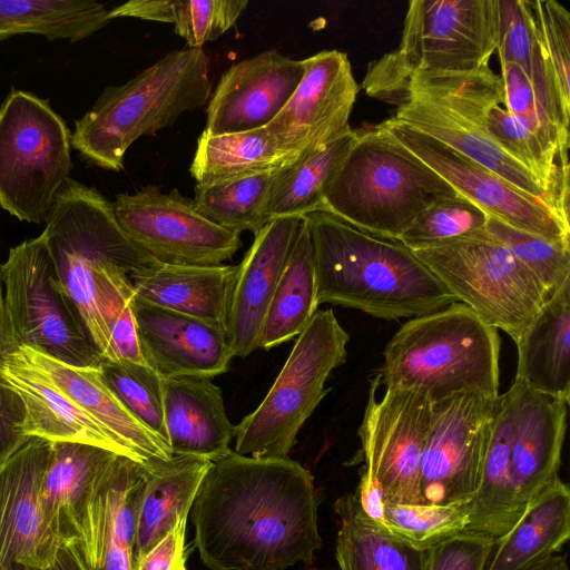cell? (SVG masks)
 Masks as SVG:
<instances>
[{
  "label": "cell",
  "mask_w": 570,
  "mask_h": 570,
  "mask_svg": "<svg viewBox=\"0 0 570 570\" xmlns=\"http://www.w3.org/2000/svg\"><path fill=\"white\" fill-rule=\"evenodd\" d=\"M314 476L288 458L229 451L212 461L191 505L194 542L210 570L309 566L322 547Z\"/></svg>",
  "instance_id": "1"
},
{
  "label": "cell",
  "mask_w": 570,
  "mask_h": 570,
  "mask_svg": "<svg viewBox=\"0 0 570 570\" xmlns=\"http://www.w3.org/2000/svg\"><path fill=\"white\" fill-rule=\"evenodd\" d=\"M41 233L59 285L104 360L112 361L109 325L135 295L129 275L158 265L116 220L112 203L68 178Z\"/></svg>",
  "instance_id": "2"
},
{
  "label": "cell",
  "mask_w": 570,
  "mask_h": 570,
  "mask_svg": "<svg viewBox=\"0 0 570 570\" xmlns=\"http://www.w3.org/2000/svg\"><path fill=\"white\" fill-rule=\"evenodd\" d=\"M302 217L312 240L318 304L399 320L459 302L399 239L363 230L327 210Z\"/></svg>",
  "instance_id": "3"
},
{
  "label": "cell",
  "mask_w": 570,
  "mask_h": 570,
  "mask_svg": "<svg viewBox=\"0 0 570 570\" xmlns=\"http://www.w3.org/2000/svg\"><path fill=\"white\" fill-rule=\"evenodd\" d=\"M500 336L458 302L410 318L389 340L375 377L384 389H410L431 403L456 394L499 395Z\"/></svg>",
  "instance_id": "4"
},
{
  "label": "cell",
  "mask_w": 570,
  "mask_h": 570,
  "mask_svg": "<svg viewBox=\"0 0 570 570\" xmlns=\"http://www.w3.org/2000/svg\"><path fill=\"white\" fill-rule=\"evenodd\" d=\"M210 90L203 48L170 51L124 85L105 88L76 120L71 147L86 161L120 171L126 151L138 138L205 106Z\"/></svg>",
  "instance_id": "5"
},
{
  "label": "cell",
  "mask_w": 570,
  "mask_h": 570,
  "mask_svg": "<svg viewBox=\"0 0 570 570\" xmlns=\"http://www.w3.org/2000/svg\"><path fill=\"white\" fill-rule=\"evenodd\" d=\"M357 132L325 190L322 210L399 239L424 209L460 194L379 125Z\"/></svg>",
  "instance_id": "6"
},
{
  "label": "cell",
  "mask_w": 570,
  "mask_h": 570,
  "mask_svg": "<svg viewBox=\"0 0 570 570\" xmlns=\"http://www.w3.org/2000/svg\"><path fill=\"white\" fill-rule=\"evenodd\" d=\"M503 104V82L490 66L461 72L414 71L395 102L394 119L428 135L542 199L569 218L557 198L492 139L488 115Z\"/></svg>",
  "instance_id": "7"
},
{
  "label": "cell",
  "mask_w": 570,
  "mask_h": 570,
  "mask_svg": "<svg viewBox=\"0 0 570 570\" xmlns=\"http://www.w3.org/2000/svg\"><path fill=\"white\" fill-rule=\"evenodd\" d=\"M498 0H411L399 47L371 62L367 96L395 105L419 70L461 72L489 66L497 50Z\"/></svg>",
  "instance_id": "8"
},
{
  "label": "cell",
  "mask_w": 570,
  "mask_h": 570,
  "mask_svg": "<svg viewBox=\"0 0 570 570\" xmlns=\"http://www.w3.org/2000/svg\"><path fill=\"white\" fill-rule=\"evenodd\" d=\"M348 341L332 308L317 311L264 400L235 426V452L287 458L301 428L330 391L325 383L331 372L345 363Z\"/></svg>",
  "instance_id": "9"
},
{
  "label": "cell",
  "mask_w": 570,
  "mask_h": 570,
  "mask_svg": "<svg viewBox=\"0 0 570 570\" xmlns=\"http://www.w3.org/2000/svg\"><path fill=\"white\" fill-rule=\"evenodd\" d=\"M72 166L65 120L47 99L12 89L0 106V207L45 223Z\"/></svg>",
  "instance_id": "10"
},
{
  "label": "cell",
  "mask_w": 570,
  "mask_h": 570,
  "mask_svg": "<svg viewBox=\"0 0 570 570\" xmlns=\"http://www.w3.org/2000/svg\"><path fill=\"white\" fill-rule=\"evenodd\" d=\"M412 252L459 302L514 343L549 298L529 269L485 228Z\"/></svg>",
  "instance_id": "11"
},
{
  "label": "cell",
  "mask_w": 570,
  "mask_h": 570,
  "mask_svg": "<svg viewBox=\"0 0 570 570\" xmlns=\"http://www.w3.org/2000/svg\"><path fill=\"white\" fill-rule=\"evenodd\" d=\"M1 277L18 347L31 348L70 365L100 366L104 358L59 285L42 234L9 250L1 264Z\"/></svg>",
  "instance_id": "12"
},
{
  "label": "cell",
  "mask_w": 570,
  "mask_h": 570,
  "mask_svg": "<svg viewBox=\"0 0 570 570\" xmlns=\"http://www.w3.org/2000/svg\"><path fill=\"white\" fill-rule=\"evenodd\" d=\"M380 387L371 380L364 416L358 429L365 469L358 488L376 490L381 502L424 503L420 464L430 428L432 403L421 391Z\"/></svg>",
  "instance_id": "13"
},
{
  "label": "cell",
  "mask_w": 570,
  "mask_h": 570,
  "mask_svg": "<svg viewBox=\"0 0 570 570\" xmlns=\"http://www.w3.org/2000/svg\"><path fill=\"white\" fill-rule=\"evenodd\" d=\"M112 208L126 235L158 264L222 265L242 245L240 234L204 217L193 199L175 188L163 193L147 185L132 194L121 193Z\"/></svg>",
  "instance_id": "14"
},
{
  "label": "cell",
  "mask_w": 570,
  "mask_h": 570,
  "mask_svg": "<svg viewBox=\"0 0 570 570\" xmlns=\"http://www.w3.org/2000/svg\"><path fill=\"white\" fill-rule=\"evenodd\" d=\"M498 396L456 394L432 403L420 464L424 503L460 505L472 500L480 483Z\"/></svg>",
  "instance_id": "15"
},
{
  "label": "cell",
  "mask_w": 570,
  "mask_h": 570,
  "mask_svg": "<svg viewBox=\"0 0 570 570\" xmlns=\"http://www.w3.org/2000/svg\"><path fill=\"white\" fill-rule=\"evenodd\" d=\"M379 126L488 215L549 242L570 245L569 218L551 204L517 189L459 151L393 117Z\"/></svg>",
  "instance_id": "16"
},
{
  "label": "cell",
  "mask_w": 570,
  "mask_h": 570,
  "mask_svg": "<svg viewBox=\"0 0 570 570\" xmlns=\"http://www.w3.org/2000/svg\"><path fill=\"white\" fill-rule=\"evenodd\" d=\"M304 75L279 114L265 127L277 149L302 158L352 128L360 90L345 52L324 50L303 60Z\"/></svg>",
  "instance_id": "17"
},
{
  "label": "cell",
  "mask_w": 570,
  "mask_h": 570,
  "mask_svg": "<svg viewBox=\"0 0 570 570\" xmlns=\"http://www.w3.org/2000/svg\"><path fill=\"white\" fill-rule=\"evenodd\" d=\"M51 442L30 438L0 464V566H48L62 544L46 527L40 503Z\"/></svg>",
  "instance_id": "18"
},
{
  "label": "cell",
  "mask_w": 570,
  "mask_h": 570,
  "mask_svg": "<svg viewBox=\"0 0 570 570\" xmlns=\"http://www.w3.org/2000/svg\"><path fill=\"white\" fill-rule=\"evenodd\" d=\"M130 307L145 363L163 379L225 373L234 357L218 324L176 312L137 295Z\"/></svg>",
  "instance_id": "19"
},
{
  "label": "cell",
  "mask_w": 570,
  "mask_h": 570,
  "mask_svg": "<svg viewBox=\"0 0 570 570\" xmlns=\"http://www.w3.org/2000/svg\"><path fill=\"white\" fill-rule=\"evenodd\" d=\"M304 75L303 60L268 49L230 66L208 107L204 131L223 135L266 127L284 108Z\"/></svg>",
  "instance_id": "20"
},
{
  "label": "cell",
  "mask_w": 570,
  "mask_h": 570,
  "mask_svg": "<svg viewBox=\"0 0 570 570\" xmlns=\"http://www.w3.org/2000/svg\"><path fill=\"white\" fill-rule=\"evenodd\" d=\"M142 464L117 455L96 483L75 544L87 570H134Z\"/></svg>",
  "instance_id": "21"
},
{
  "label": "cell",
  "mask_w": 570,
  "mask_h": 570,
  "mask_svg": "<svg viewBox=\"0 0 570 570\" xmlns=\"http://www.w3.org/2000/svg\"><path fill=\"white\" fill-rule=\"evenodd\" d=\"M515 416L509 470L513 524L525 505L559 475L567 402L514 380Z\"/></svg>",
  "instance_id": "22"
},
{
  "label": "cell",
  "mask_w": 570,
  "mask_h": 570,
  "mask_svg": "<svg viewBox=\"0 0 570 570\" xmlns=\"http://www.w3.org/2000/svg\"><path fill=\"white\" fill-rule=\"evenodd\" d=\"M299 216L268 222L237 265L226 321V336L234 356L256 348L264 318L294 244Z\"/></svg>",
  "instance_id": "23"
},
{
  "label": "cell",
  "mask_w": 570,
  "mask_h": 570,
  "mask_svg": "<svg viewBox=\"0 0 570 570\" xmlns=\"http://www.w3.org/2000/svg\"><path fill=\"white\" fill-rule=\"evenodd\" d=\"M17 350L79 409L126 446L135 461L146 464L174 455L169 445L116 396L105 382L100 367L70 365L23 346Z\"/></svg>",
  "instance_id": "24"
},
{
  "label": "cell",
  "mask_w": 570,
  "mask_h": 570,
  "mask_svg": "<svg viewBox=\"0 0 570 570\" xmlns=\"http://www.w3.org/2000/svg\"><path fill=\"white\" fill-rule=\"evenodd\" d=\"M0 375L22 399L26 410L22 429L27 436L96 445L135 461L126 446L79 409L18 350L0 360Z\"/></svg>",
  "instance_id": "25"
},
{
  "label": "cell",
  "mask_w": 570,
  "mask_h": 570,
  "mask_svg": "<svg viewBox=\"0 0 570 570\" xmlns=\"http://www.w3.org/2000/svg\"><path fill=\"white\" fill-rule=\"evenodd\" d=\"M212 464L205 458L174 454L142 464L136 511L134 570L181 521L187 520L198 488Z\"/></svg>",
  "instance_id": "26"
},
{
  "label": "cell",
  "mask_w": 570,
  "mask_h": 570,
  "mask_svg": "<svg viewBox=\"0 0 570 570\" xmlns=\"http://www.w3.org/2000/svg\"><path fill=\"white\" fill-rule=\"evenodd\" d=\"M164 421L173 454L215 461L230 451L235 426L220 387L208 377L164 379Z\"/></svg>",
  "instance_id": "27"
},
{
  "label": "cell",
  "mask_w": 570,
  "mask_h": 570,
  "mask_svg": "<svg viewBox=\"0 0 570 570\" xmlns=\"http://www.w3.org/2000/svg\"><path fill=\"white\" fill-rule=\"evenodd\" d=\"M117 455L96 445L51 442L40 503L47 529L61 543L77 539L94 488Z\"/></svg>",
  "instance_id": "28"
},
{
  "label": "cell",
  "mask_w": 570,
  "mask_h": 570,
  "mask_svg": "<svg viewBox=\"0 0 570 570\" xmlns=\"http://www.w3.org/2000/svg\"><path fill=\"white\" fill-rule=\"evenodd\" d=\"M237 265L158 264L129 275L135 293L159 306L226 327Z\"/></svg>",
  "instance_id": "29"
},
{
  "label": "cell",
  "mask_w": 570,
  "mask_h": 570,
  "mask_svg": "<svg viewBox=\"0 0 570 570\" xmlns=\"http://www.w3.org/2000/svg\"><path fill=\"white\" fill-rule=\"evenodd\" d=\"M570 279L543 304L515 343L518 364L514 380L530 389L570 400Z\"/></svg>",
  "instance_id": "30"
},
{
  "label": "cell",
  "mask_w": 570,
  "mask_h": 570,
  "mask_svg": "<svg viewBox=\"0 0 570 570\" xmlns=\"http://www.w3.org/2000/svg\"><path fill=\"white\" fill-rule=\"evenodd\" d=\"M570 538V490L558 476L497 540L487 570H524L559 552Z\"/></svg>",
  "instance_id": "31"
},
{
  "label": "cell",
  "mask_w": 570,
  "mask_h": 570,
  "mask_svg": "<svg viewBox=\"0 0 570 570\" xmlns=\"http://www.w3.org/2000/svg\"><path fill=\"white\" fill-rule=\"evenodd\" d=\"M340 570H426L428 551L393 533L363 508L355 492L334 503Z\"/></svg>",
  "instance_id": "32"
},
{
  "label": "cell",
  "mask_w": 570,
  "mask_h": 570,
  "mask_svg": "<svg viewBox=\"0 0 570 570\" xmlns=\"http://www.w3.org/2000/svg\"><path fill=\"white\" fill-rule=\"evenodd\" d=\"M515 416L513 385L498 396V407L488 441L480 483L468 503L465 531L499 540L513 525L510 512L509 470Z\"/></svg>",
  "instance_id": "33"
},
{
  "label": "cell",
  "mask_w": 570,
  "mask_h": 570,
  "mask_svg": "<svg viewBox=\"0 0 570 570\" xmlns=\"http://www.w3.org/2000/svg\"><path fill=\"white\" fill-rule=\"evenodd\" d=\"M311 235L302 217L262 326L258 347L269 350L298 336L318 307Z\"/></svg>",
  "instance_id": "34"
},
{
  "label": "cell",
  "mask_w": 570,
  "mask_h": 570,
  "mask_svg": "<svg viewBox=\"0 0 570 570\" xmlns=\"http://www.w3.org/2000/svg\"><path fill=\"white\" fill-rule=\"evenodd\" d=\"M357 135V129H351L324 148L275 169L264 204L265 220L322 210L325 190Z\"/></svg>",
  "instance_id": "35"
},
{
  "label": "cell",
  "mask_w": 570,
  "mask_h": 570,
  "mask_svg": "<svg viewBox=\"0 0 570 570\" xmlns=\"http://www.w3.org/2000/svg\"><path fill=\"white\" fill-rule=\"evenodd\" d=\"M500 62L518 65L533 85L539 105L558 127L569 129L530 0H498Z\"/></svg>",
  "instance_id": "36"
},
{
  "label": "cell",
  "mask_w": 570,
  "mask_h": 570,
  "mask_svg": "<svg viewBox=\"0 0 570 570\" xmlns=\"http://www.w3.org/2000/svg\"><path fill=\"white\" fill-rule=\"evenodd\" d=\"M294 159L276 148L265 127L223 135L203 131L189 171L197 185H214L272 171Z\"/></svg>",
  "instance_id": "37"
},
{
  "label": "cell",
  "mask_w": 570,
  "mask_h": 570,
  "mask_svg": "<svg viewBox=\"0 0 570 570\" xmlns=\"http://www.w3.org/2000/svg\"><path fill=\"white\" fill-rule=\"evenodd\" d=\"M112 20L94 0H0V41L33 33L48 40H82Z\"/></svg>",
  "instance_id": "38"
},
{
  "label": "cell",
  "mask_w": 570,
  "mask_h": 570,
  "mask_svg": "<svg viewBox=\"0 0 570 570\" xmlns=\"http://www.w3.org/2000/svg\"><path fill=\"white\" fill-rule=\"evenodd\" d=\"M247 0H130L110 9L120 17L169 22L188 48H202L216 40L237 21Z\"/></svg>",
  "instance_id": "39"
},
{
  "label": "cell",
  "mask_w": 570,
  "mask_h": 570,
  "mask_svg": "<svg viewBox=\"0 0 570 570\" xmlns=\"http://www.w3.org/2000/svg\"><path fill=\"white\" fill-rule=\"evenodd\" d=\"M273 171L214 185H196L194 207L210 222L256 235L266 224L264 204Z\"/></svg>",
  "instance_id": "40"
},
{
  "label": "cell",
  "mask_w": 570,
  "mask_h": 570,
  "mask_svg": "<svg viewBox=\"0 0 570 570\" xmlns=\"http://www.w3.org/2000/svg\"><path fill=\"white\" fill-rule=\"evenodd\" d=\"M375 519L413 546L429 550L465 531L469 508L468 504L381 502Z\"/></svg>",
  "instance_id": "41"
},
{
  "label": "cell",
  "mask_w": 570,
  "mask_h": 570,
  "mask_svg": "<svg viewBox=\"0 0 570 570\" xmlns=\"http://www.w3.org/2000/svg\"><path fill=\"white\" fill-rule=\"evenodd\" d=\"M99 367L105 382L122 404L168 444L164 379L147 364L104 360Z\"/></svg>",
  "instance_id": "42"
},
{
  "label": "cell",
  "mask_w": 570,
  "mask_h": 570,
  "mask_svg": "<svg viewBox=\"0 0 570 570\" xmlns=\"http://www.w3.org/2000/svg\"><path fill=\"white\" fill-rule=\"evenodd\" d=\"M489 215L475 203L458 194L424 209L400 236L411 250L426 248L483 229Z\"/></svg>",
  "instance_id": "43"
},
{
  "label": "cell",
  "mask_w": 570,
  "mask_h": 570,
  "mask_svg": "<svg viewBox=\"0 0 570 570\" xmlns=\"http://www.w3.org/2000/svg\"><path fill=\"white\" fill-rule=\"evenodd\" d=\"M484 228L529 269L549 297L570 279V245L549 242L490 215Z\"/></svg>",
  "instance_id": "44"
},
{
  "label": "cell",
  "mask_w": 570,
  "mask_h": 570,
  "mask_svg": "<svg viewBox=\"0 0 570 570\" xmlns=\"http://www.w3.org/2000/svg\"><path fill=\"white\" fill-rule=\"evenodd\" d=\"M530 3L564 118L570 121V13L556 0H534Z\"/></svg>",
  "instance_id": "45"
},
{
  "label": "cell",
  "mask_w": 570,
  "mask_h": 570,
  "mask_svg": "<svg viewBox=\"0 0 570 570\" xmlns=\"http://www.w3.org/2000/svg\"><path fill=\"white\" fill-rule=\"evenodd\" d=\"M497 540L464 531L428 551L426 570H487Z\"/></svg>",
  "instance_id": "46"
},
{
  "label": "cell",
  "mask_w": 570,
  "mask_h": 570,
  "mask_svg": "<svg viewBox=\"0 0 570 570\" xmlns=\"http://www.w3.org/2000/svg\"><path fill=\"white\" fill-rule=\"evenodd\" d=\"M24 414L21 396L0 375V464L30 439L22 429Z\"/></svg>",
  "instance_id": "47"
},
{
  "label": "cell",
  "mask_w": 570,
  "mask_h": 570,
  "mask_svg": "<svg viewBox=\"0 0 570 570\" xmlns=\"http://www.w3.org/2000/svg\"><path fill=\"white\" fill-rule=\"evenodd\" d=\"M500 65L504 109L518 116H534L554 125L539 105L533 85L523 70L512 62Z\"/></svg>",
  "instance_id": "48"
},
{
  "label": "cell",
  "mask_w": 570,
  "mask_h": 570,
  "mask_svg": "<svg viewBox=\"0 0 570 570\" xmlns=\"http://www.w3.org/2000/svg\"><path fill=\"white\" fill-rule=\"evenodd\" d=\"M186 524L187 520H181L135 570H186Z\"/></svg>",
  "instance_id": "49"
},
{
  "label": "cell",
  "mask_w": 570,
  "mask_h": 570,
  "mask_svg": "<svg viewBox=\"0 0 570 570\" xmlns=\"http://www.w3.org/2000/svg\"><path fill=\"white\" fill-rule=\"evenodd\" d=\"M109 335L112 361L146 364L139 347L130 302L125 304L111 321Z\"/></svg>",
  "instance_id": "50"
},
{
  "label": "cell",
  "mask_w": 570,
  "mask_h": 570,
  "mask_svg": "<svg viewBox=\"0 0 570 570\" xmlns=\"http://www.w3.org/2000/svg\"><path fill=\"white\" fill-rule=\"evenodd\" d=\"M27 570H87L75 544L62 543L57 550L55 559L46 567Z\"/></svg>",
  "instance_id": "51"
},
{
  "label": "cell",
  "mask_w": 570,
  "mask_h": 570,
  "mask_svg": "<svg viewBox=\"0 0 570 570\" xmlns=\"http://www.w3.org/2000/svg\"><path fill=\"white\" fill-rule=\"evenodd\" d=\"M18 348L7 314L0 264V360Z\"/></svg>",
  "instance_id": "52"
},
{
  "label": "cell",
  "mask_w": 570,
  "mask_h": 570,
  "mask_svg": "<svg viewBox=\"0 0 570 570\" xmlns=\"http://www.w3.org/2000/svg\"><path fill=\"white\" fill-rule=\"evenodd\" d=\"M524 570H569L566 554L556 553Z\"/></svg>",
  "instance_id": "53"
},
{
  "label": "cell",
  "mask_w": 570,
  "mask_h": 570,
  "mask_svg": "<svg viewBox=\"0 0 570 570\" xmlns=\"http://www.w3.org/2000/svg\"><path fill=\"white\" fill-rule=\"evenodd\" d=\"M0 570H2L1 566H0Z\"/></svg>",
  "instance_id": "54"
}]
</instances>
